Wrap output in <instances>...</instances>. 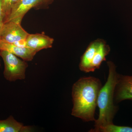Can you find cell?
Here are the masks:
<instances>
[{
  "label": "cell",
  "mask_w": 132,
  "mask_h": 132,
  "mask_svg": "<svg viewBox=\"0 0 132 132\" xmlns=\"http://www.w3.org/2000/svg\"><path fill=\"white\" fill-rule=\"evenodd\" d=\"M20 0H2L3 10L4 16L3 22L9 15L12 8Z\"/></svg>",
  "instance_id": "4fadbf2b"
},
{
  "label": "cell",
  "mask_w": 132,
  "mask_h": 132,
  "mask_svg": "<svg viewBox=\"0 0 132 132\" xmlns=\"http://www.w3.org/2000/svg\"><path fill=\"white\" fill-rule=\"evenodd\" d=\"M33 130L32 127L24 126L12 116L6 119L0 120V132H30Z\"/></svg>",
  "instance_id": "30bf717a"
},
{
  "label": "cell",
  "mask_w": 132,
  "mask_h": 132,
  "mask_svg": "<svg viewBox=\"0 0 132 132\" xmlns=\"http://www.w3.org/2000/svg\"><path fill=\"white\" fill-rule=\"evenodd\" d=\"M104 40L102 39H97L90 43L81 58L79 65V68L81 71L86 73L92 72V61L96 52Z\"/></svg>",
  "instance_id": "ba28073f"
},
{
  "label": "cell",
  "mask_w": 132,
  "mask_h": 132,
  "mask_svg": "<svg viewBox=\"0 0 132 132\" xmlns=\"http://www.w3.org/2000/svg\"><path fill=\"white\" fill-rule=\"evenodd\" d=\"M28 34L22 28L21 24L8 22L3 23L0 33V40L14 43L26 40Z\"/></svg>",
  "instance_id": "277c9868"
},
{
  "label": "cell",
  "mask_w": 132,
  "mask_h": 132,
  "mask_svg": "<svg viewBox=\"0 0 132 132\" xmlns=\"http://www.w3.org/2000/svg\"><path fill=\"white\" fill-rule=\"evenodd\" d=\"M0 57L4 62L3 75L6 80L14 81L25 79L26 69L28 67L26 61L7 51H0Z\"/></svg>",
  "instance_id": "3957f363"
},
{
  "label": "cell",
  "mask_w": 132,
  "mask_h": 132,
  "mask_svg": "<svg viewBox=\"0 0 132 132\" xmlns=\"http://www.w3.org/2000/svg\"><path fill=\"white\" fill-rule=\"evenodd\" d=\"M4 19V16L3 10L2 0H0V20L3 22Z\"/></svg>",
  "instance_id": "5bb4252c"
},
{
  "label": "cell",
  "mask_w": 132,
  "mask_h": 132,
  "mask_svg": "<svg viewBox=\"0 0 132 132\" xmlns=\"http://www.w3.org/2000/svg\"><path fill=\"white\" fill-rule=\"evenodd\" d=\"M132 100V76H119L114 92V100L119 102Z\"/></svg>",
  "instance_id": "8992f818"
},
{
  "label": "cell",
  "mask_w": 132,
  "mask_h": 132,
  "mask_svg": "<svg viewBox=\"0 0 132 132\" xmlns=\"http://www.w3.org/2000/svg\"><path fill=\"white\" fill-rule=\"evenodd\" d=\"M100 80L95 77H82L73 84L72 89L73 107L71 114L85 122L95 121V113Z\"/></svg>",
  "instance_id": "6da1fadb"
},
{
  "label": "cell",
  "mask_w": 132,
  "mask_h": 132,
  "mask_svg": "<svg viewBox=\"0 0 132 132\" xmlns=\"http://www.w3.org/2000/svg\"><path fill=\"white\" fill-rule=\"evenodd\" d=\"M109 74L106 82L99 92L97 105L99 108L98 119L95 121L94 128L89 132H100L103 128L113 123V120L118 111L114 104V92L119 75L112 62H107Z\"/></svg>",
  "instance_id": "7a4b0ae2"
},
{
  "label": "cell",
  "mask_w": 132,
  "mask_h": 132,
  "mask_svg": "<svg viewBox=\"0 0 132 132\" xmlns=\"http://www.w3.org/2000/svg\"><path fill=\"white\" fill-rule=\"evenodd\" d=\"M0 51H6L20 57L26 61H31L36 52L27 47L18 46L13 43L0 40Z\"/></svg>",
  "instance_id": "9c48e42d"
},
{
  "label": "cell",
  "mask_w": 132,
  "mask_h": 132,
  "mask_svg": "<svg viewBox=\"0 0 132 132\" xmlns=\"http://www.w3.org/2000/svg\"><path fill=\"white\" fill-rule=\"evenodd\" d=\"M52 0H20L12 8L4 23L13 21L21 24L25 15L31 9Z\"/></svg>",
  "instance_id": "5b68a950"
},
{
  "label": "cell",
  "mask_w": 132,
  "mask_h": 132,
  "mask_svg": "<svg viewBox=\"0 0 132 132\" xmlns=\"http://www.w3.org/2000/svg\"><path fill=\"white\" fill-rule=\"evenodd\" d=\"M100 132H132V127L116 126L113 123L103 128Z\"/></svg>",
  "instance_id": "7c38bea8"
},
{
  "label": "cell",
  "mask_w": 132,
  "mask_h": 132,
  "mask_svg": "<svg viewBox=\"0 0 132 132\" xmlns=\"http://www.w3.org/2000/svg\"><path fill=\"white\" fill-rule=\"evenodd\" d=\"M110 48L105 41L102 42L97 50L92 64V72L98 69L102 62L106 60V57L109 54Z\"/></svg>",
  "instance_id": "8fae6325"
},
{
  "label": "cell",
  "mask_w": 132,
  "mask_h": 132,
  "mask_svg": "<svg viewBox=\"0 0 132 132\" xmlns=\"http://www.w3.org/2000/svg\"><path fill=\"white\" fill-rule=\"evenodd\" d=\"M3 23H3V22L0 20V33H1V31L2 28Z\"/></svg>",
  "instance_id": "9a60e30c"
},
{
  "label": "cell",
  "mask_w": 132,
  "mask_h": 132,
  "mask_svg": "<svg viewBox=\"0 0 132 132\" xmlns=\"http://www.w3.org/2000/svg\"><path fill=\"white\" fill-rule=\"evenodd\" d=\"M0 65H1V63H0Z\"/></svg>",
  "instance_id": "2e32d148"
},
{
  "label": "cell",
  "mask_w": 132,
  "mask_h": 132,
  "mask_svg": "<svg viewBox=\"0 0 132 132\" xmlns=\"http://www.w3.org/2000/svg\"><path fill=\"white\" fill-rule=\"evenodd\" d=\"M54 40L44 34H29L26 39V47L37 53L52 47Z\"/></svg>",
  "instance_id": "52a82bcc"
}]
</instances>
